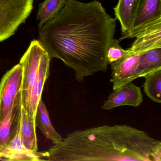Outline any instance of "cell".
I'll return each mask as SVG.
<instances>
[{
    "label": "cell",
    "mask_w": 161,
    "mask_h": 161,
    "mask_svg": "<svg viewBox=\"0 0 161 161\" xmlns=\"http://www.w3.org/2000/svg\"><path fill=\"white\" fill-rule=\"evenodd\" d=\"M141 88L131 82L114 91L105 101L102 109L110 110L121 106L136 107L143 102Z\"/></svg>",
    "instance_id": "8"
},
{
    "label": "cell",
    "mask_w": 161,
    "mask_h": 161,
    "mask_svg": "<svg viewBox=\"0 0 161 161\" xmlns=\"http://www.w3.org/2000/svg\"><path fill=\"white\" fill-rule=\"evenodd\" d=\"M13 110L2 120H0V147H6L11 131Z\"/></svg>",
    "instance_id": "19"
},
{
    "label": "cell",
    "mask_w": 161,
    "mask_h": 161,
    "mask_svg": "<svg viewBox=\"0 0 161 161\" xmlns=\"http://www.w3.org/2000/svg\"><path fill=\"white\" fill-rule=\"evenodd\" d=\"M68 0H45L38 5L36 19L38 28L54 18L64 8Z\"/></svg>",
    "instance_id": "15"
},
{
    "label": "cell",
    "mask_w": 161,
    "mask_h": 161,
    "mask_svg": "<svg viewBox=\"0 0 161 161\" xmlns=\"http://www.w3.org/2000/svg\"><path fill=\"white\" fill-rule=\"evenodd\" d=\"M0 161H41L40 152L15 151L7 147H0Z\"/></svg>",
    "instance_id": "17"
},
{
    "label": "cell",
    "mask_w": 161,
    "mask_h": 161,
    "mask_svg": "<svg viewBox=\"0 0 161 161\" xmlns=\"http://www.w3.org/2000/svg\"><path fill=\"white\" fill-rule=\"evenodd\" d=\"M128 49L130 53L141 54L147 51L161 48V19L156 20L139 32Z\"/></svg>",
    "instance_id": "9"
},
{
    "label": "cell",
    "mask_w": 161,
    "mask_h": 161,
    "mask_svg": "<svg viewBox=\"0 0 161 161\" xmlns=\"http://www.w3.org/2000/svg\"><path fill=\"white\" fill-rule=\"evenodd\" d=\"M22 68L19 64L7 71L0 82V120L13 108L21 91Z\"/></svg>",
    "instance_id": "5"
},
{
    "label": "cell",
    "mask_w": 161,
    "mask_h": 161,
    "mask_svg": "<svg viewBox=\"0 0 161 161\" xmlns=\"http://www.w3.org/2000/svg\"><path fill=\"white\" fill-rule=\"evenodd\" d=\"M115 19L119 21L122 36L119 41L127 38L130 33L135 15V0H119L114 8Z\"/></svg>",
    "instance_id": "12"
},
{
    "label": "cell",
    "mask_w": 161,
    "mask_h": 161,
    "mask_svg": "<svg viewBox=\"0 0 161 161\" xmlns=\"http://www.w3.org/2000/svg\"><path fill=\"white\" fill-rule=\"evenodd\" d=\"M116 28V19L100 2L68 0L54 18L38 28L39 40L51 59L62 60L82 82L107 70L106 51Z\"/></svg>",
    "instance_id": "1"
},
{
    "label": "cell",
    "mask_w": 161,
    "mask_h": 161,
    "mask_svg": "<svg viewBox=\"0 0 161 161\" xmlns=\"http://www.w3.org/2000/svg\"><path fill=\"white\" fill-rule=\"evenodd\" d=\"M50 161H161V142L127 124L74 131L47 151Z\"/></svg>",
    "instance_id": "2"
},
{
    "label": "cell",
    "mask_w": 161,
    "mask_h": 161,
    "mask_svg": "<svg viewBox=\"0 0 161 161\" xmlns=\"http://www.w3.org/2000/svg\"><path fill=\"white\" fill-rule=\"evenodd\" d=\"M36 126L35 117L30 114L21 104L19 124L20 138L24 147L32 152H38Z\"/></svg>",
    "instance_id": "10"
},
{
    "label": "cell",
    "mask_w": 161,
    "mask_h": 161,
    "mask_svg": "<svg viewBox=\"0 0 161 161\" xmlns=\"http://www.w3.org/2000/svg\"><path fill=\"white\" fill-rule=\"evenodd\" d=\"M34 0H0V42L10 38L25 23Z\"/></svg>",
    "instance_id": "3"
},
{
    "label": "cell",
    "mask_w": 161,
    "mask_h": 161,
    "mask_svg": "<svg viewBox=\"0 0 161 161\" xmlns=\"http://www.w3.org/2000/svg\"><path fill=\"white\" fill-rule=\"evenodd\" d=\"M161 69V48H156L141 53L137 71V78Z\"/></svg>",
    "instance_id": "14"
},
{
    "label": "cell",
    "mask_w": 161,
    "mask_h": 161,
    "mask_svg": "<svg viewBox=\"0 0 161 161\" xmlns=\"http://www.w3.org/2000/svg\"><path fill=\"white\" fill-rule=\"evenodd\" d=\"M45 51L39 40H33L19 63L22 68V85L20 91L21 104L29 113L40 59Z\"/></svg>",
    "instance_id": "4"
},
{
    "label": "cell",
    "mask_w": 161,
    "mask_h": 161,
    "mask_svg": "<svg viewBox=\"0 0 161 161\" xmlns=\"http://www.w3.org/2000/svg\"><path fill=\"white\" fill-rule=\"evenodd\" d=\"M141 54L130 52L116 64L111 66V81L113 84V91L137 79V71Z\"/></svg>",
    "instance_id": "7"
},
{
    "label": "cell",
    "mask_w": 161,
    "mask_h": 161,
    "mask_svg": "<svg viewBox=\"0 0 161 161\" xmlns=\"http://www.w3.org/2000/svg\"><path fill=\"white\" fill-rule=\"evenodd\" d=\"M35 117L36 126H38L44 136L53 144H58L63 140V137L56 131L52 124L48 111L42 98L38 103Z\"/></svg>",
    "instance_id": "13"
},
{
    "label": "cell",
    "mask_w": 161,
    "mask_h": 161,
    "mask_svg": "<svg viewBox=\"0 0 161 161\" xmlns=\"http://www.w3.org/2000/svg\"><path fill=\"white\" fill-rule=\"evenodd\" d=\"M51 60V59L46 51L40 59L37 78L33 89L30 102L29 113L34 117H35L38 103L40 99L42 98L44 85L49 76Z\"/></svg>",
    "instance_id": "11"
},
{
    "label": "cell",
    "mask_w": 161,
    "mask_h": 161,
    "mask_svg": "<svg viewBox=\"0 0 161 161\" xmlns=\"http://www.w3.org/2000/svg\"><path fill=\"white\" fill-rule=\"evenodd\" d=\"M144 93L153 101L161 103V69L156 70L144 76Z\"/></svg>",
    "instance_id": "16"
},
{
    "label": "cell",
    "mask_w": 161,
    "mask_h": 161,
    "mask_svg": "<svg viewBox=\"0 0 161 161\" xmlns=\"http://www.w3.org/2000/svg\"><path fill=\"white\" fill-rule=\"evenodd\" d=\"M134 20L128 38H134L149 25L161 19V0H135Z\"/></svg>",
    "instance_id": "6"
},
{
    "label": "cell",
    "mask_w": 161,
    "mask_h": 161,
    "mask_svg": "<svg viewBox=\"0 0 161 161\" xmlns=\"http://www.w3.org/2000/svg\"><path fill=\"white\" fill-rule=\"evenodd\" d=\"M119 41L113 39L106 51V61L108 65H113L130 53L128 49L124 50L119 45Z\"/></svg>",
    "instance_id": "18"
}]
</instances>
